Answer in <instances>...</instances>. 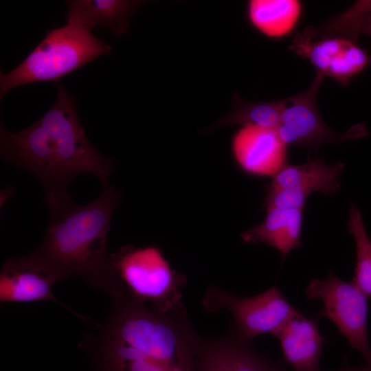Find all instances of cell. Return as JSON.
Masks as SVG:
<instances>
[{"mask_svg":"<svg viewBox=\"0 0 371 371\" xmlns=\"http://www.w3.org/2000/svg\"><path fill=\"white\" fill-rule=\"evenodd\" d=\"M303 210L269 208L264 221L242 233L248 244L262 243L275 248L284 258L293 249L300 248Z\"/></svg>","mask_w":371,"mask_h":371,"instance_id":"9a60e30c","label":"cell"},{"mask_svg":"<svg viewBox=\"0 0 371 371\" xmlns=\"http://www.w3.org/2000/svg\"><path fill=\"white\" fill-rule=\"evenodd\" d=\"M289 49L309 60L317 74L332 77L344 86L371 63L365 50L345 38L311 40L297 32Z\"/></svg>","mask_w":371,"mask_h":371,"instance_id":"9c48e42d","label":"cell"},{"mask_svg":"<svg viewBox=\"0 0 371 371\" xmlns=\"http://www.w3.org/2000/svg\"><path fill=\"white\" fill-rule=\"evenodd\" d=\"M302 12L297 0H251L248 18L251 25L269 38L287 35L296 25Z\"/></svg>","mask_w":371,"mask_h":371,"instance_id":"2e32d148","label":"cell"},{"mask_svg":"<svg viewBox=\"0 0 371 371\" xmlns=\"http://www.w3.org/2000/svg\"><path fill=\"white\" fill-rule=\"evenodd\" d=\"M49 223L44 238L32 252L59 278L76 277L108 294L111 300L126 295L107 253L108 235L121 192L102 185L99 196L77 205L68 190L45 192Z\"/></svg>","mask_w":371,"mask_h":371,"instance_id":"6da1fadb","label":"cell"},{"mask_svg":"<svg viewBox=\"0 0 371 371\" xmlns=\"http://www.w3.org/2000/svg\"><path fill=\"white\" fill-rule=\"evenodd\" d=\"M112 47L91 30L67 23L48 31L16 67L0 75V96L19 86L54 82L93 60L109 55Z\"/></svg>","mask_w":371,"mask_h":371,"instance_id":"7a4b0ae2","label":"cell"},{"mask_svg":"<svg viewBox=\"0 0 371 371\" xmlns=\"http://www.w3.org/2000/svg\"><path fill=\"white\" fill-rule=\"evenodd\" d=\"M347 228L354 236L356 266L352 282L371 298V240L359 209L350 203Z\"/></svg>","mask_w":371,"mask_h":371,"instance_id":"d6986e66","label":"cell"},{"mask_svg":"<svg viewBox=\"0 0 371 371\" xmlns=\"http://www.w3.org/2000/svg\"><path fill=\"white\" fill-rule=\"evenodd\" d=\"M57 281H60L57 275L32 253L10 258L1 268L0 301L3 303L54 302L85 320L84 316L56 297L52 287Z\"/></svg>","mask_w":371,"mask_h":371,"instance_id":"30bf717a","label":"cell"},{"mask_svg":"<svg viewBox=\"0 0 371 371\" xmlns=\"http://www.w3.org/2000/svg\"><path fill=\"white\" fill-rule=\"evenodd\" d=\"M322 31L327 37L345 38L355 43L361 34L371 37V0L355 1L345 12L326 21Z\"/></svg>","mask_w":371,"mask_h":371,"instance_id":"ac0fdd59","label":"cell"},{"mask_svg":"<svg viewBox=\"0 0 371 371\" xmlns=\"http://www.w3.org/2000/svg\"><path fill=\"white\" fill-rule=\"evenodd\" d=\"M337 371H371V361L366 362L364 365L360 367L345 366Z\"/></svg>","mask_w":371,"mask_h":371,"instance_id":"ffe728a7","label":"cell"},{"mask_svg":"<svg viewBox=\"0 0 371 371\" xmlns=\"http://www.w3.org/2000/svg\"><path fill=\"white\" fill-rule=\"evenodd\" d=\"M145 3L137 0L67 1V23L90 30L97 25L105 26L118 38L128 33L130 18Z\"/></svg>","mask_w":371,"mask_h":371,"instance_id":"5bb4252c","label":"cell"},{"mask_svg":"<svg viewBox=\"0 0 371 371\" xmlns=\"http://www.w3.org/2000/svg\"><path fill=\"white\" fill-rule=\"evenodd\" d=\"M288 102L289 98L275 101L248 102L234 94L231 110L208 127L205 132L229 124L276 127Z\"/></svg>","mask_w":371,"mask_h":371,"instance_id":"e0dca14e","label":"cell"},{"mask_svg":"<svg viewBox=\"0 0 371 371\" xmlns=\"http://www.w3.org/2000/svg\"><path fill=\"white\" fill-rule=\"evenodd\" d=\"M14 188L12 187H7L1 192V206L4 204L7 199L13 194Z\"/></svg>","mask_w":371,"mask_h":371,"instance_id":"44dd1931","label":"cell"},{"mask_svg":"<svg viewBox=\"0 0 371 371\" xmlns=\"http://www.w3.org/2000/svg\"><path fill=\"white\" fill-rule=\"evenodd\" d=\"M306 295L323 303L317 319L327 318L359 351L366 362L371 361V348L368 332L369 304L368 297L355 284L339 278L329 272L324 279L312 278L306 288Z\"/></svg>","mask_w":371,"mask_h":371,"instance_id":"8992f818","label":"cell"},{"mask_svg":"<svg viewBox=\"0 0 371 371\" xmlns=\"http://www.w3.org/2000/svg\"><path fill=\"white\" fill-rule=\"evenodd\" d=\"M343 163L327 165L318 157L300 165L288 163L267 186L265 206L268 208L304 210L306 199L313 192L335 194L339 188Z\"/></svg>","mask_w":371,"mask_h":371,"instance_id":"ba28073f","label":"cell"},{"mask_svg":"<svg viewBox=\"0 0 371 371\" xmlns=\"http://www.w3.org/2000/svg\"><path fill=\"white\" fill-rule=\"evenodd\" d=\"M202 304L209 313L227 310L232 315L231 333L249 342L262 334L276 337L285 324L300 313L276 285L250 297H239L223 288L208 286Z\"/></svg>","mask_w":371,"mask_h":371,"instance_id":"277c9868","label":"cell"},{"mask_svg":"<svg viewBox=\"0 0 371 371\" xmlns=\"http://www.w3.org/2000/svg\"><path fill=\"white\" fill-rule=\"evenodd\" d=\"M110 259L128 295L163 312H186L181 292L186 277L171 267L158 247L128 245Z\"/></svg>","mask_w":371,"mask_h":371,"instance_id":"3957f363","label":"cell"},{"mask_svg":"<svg viewBox=\"0 0 371 371\" xmlns=\"http://www.w3.org/2000/svg\"><path fill=\"white\" fill-rule=\"evenodd\" d=\"M56 85V102L38 121L57 141L64 165L73 180L79 175L91 173L101 185L108 183L114 171L113 159L94 149L81 125L74 98L63 86Z\"/></svg>","mask_w":371,"mask_h":371,"instance_id":"5b68a950","label":"cell"},{"mask_svg":"<svg viewBox=\"0 0 371 371\" xmlns=\"http://www.w3.org/2000/svg\"><path fill=\"white\" fill-rule=\"evenodd\" d=\"M324 76L317 74L305 91L289 98L279 124L278 134L287 145L312 148L338 143L367 135L365 125L359 124L344 133H337L322 120L317 109V95Z\"/></svg>","mask_w":371,"mask_h":371,"instance_id":"52a82bcc","label":"cell"},{"mask_svg":"<svg viewBox=\"0 0 371 371\" xmlns=\"http://www.w3.org/2000/svg\"><path fill=\"white\" fill-rule=\"evenodd\" d=\"M287 146L277 127L243 126L232 142L234 157L242 170L271 177L287 164Z\"/></svg>","mask_w":371,"mask_h":371,"instance_id":"8fae6325","label":"cell"},{"mask_svg":"<svg viewBox=\"0 0 371 371\" xmlns=\"http://www.w3.org/2000/svg\"><path fill=\"white\" fill-rule=\"evenodd\" d=\"M317 320L306 317L300 312L276 337L279 339L284 361L295 371H321L319 358L324 337Z\"/></svg>","mask_w":371,"mask_h":371,"instance_id":"4fadbf2b","label":"cell"},{"mask_svg":"<svg viewBox=\"0 0 371 371\" xmlns=\"http://www.w3.org/2000/svg\"><path fill=\"white\" fill-rule=\"evenodd\" d=\"M196 371H286L258 352L251 342L230 333L206 339L199 336Z\"/></svg>","mask_w":371,"mask_h":371,"instance_id":"7c38bea8","label":"cell"}]
</instances>
